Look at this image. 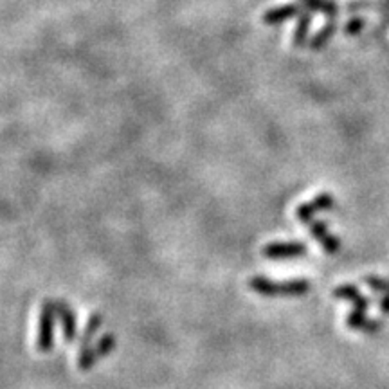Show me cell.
Listing matches in <instances>:
<instances>
[{
	"label": "cell",
	"instance_id": "cell-18",
	"mask_svg": "<svg viewBox=\"0 0 389 389\" xmlns=\"http://www.w3.org/2000/svg\"><path fill=\"white\" fill-rule=\"evenodd\" d=\"M381 310L384 314H389V294L388 296H382L381 299Z\"/></svg>",
	"mask_w": 389,
	"mask_h": 389
},
{
	"label": "cell",
	"instance_id": "cell-10",
	"mask_svg": "<svg viewBox=\"0 0 389 389\" xmlns=\"http://www.w3.org/2000/svg\"><path fill=\"white\" fill-rule=\"evenodd\" d=\"M298 11V6H281V8L268 11V13L265 15V22H267V24H277V22L285 20V18L296 17Z\"/></svg>",
	"mask_w": 389,
	"mask_h": 389
},
{
	"label": "cell",
	"instance_id": "cell-5",
	"mask_svg": "<svg viewBox=\"0 0 389 389\" xmlns=\"http://www.w3.org/2000/svg\"><path fill=\"white\" fill-rule=\"evenodd\" d=\"M308 225H310V234L321 243L324 252H328V254H337V252L341 251V240L330 233L328 224H326V222L314 220Z\"/></svg>",
	"mask_w": 389,
	"mask_h": 389
},
{
	"label": "cell",
	"instance_id": "cell-6",
	"mask_svg": "<svg viewBox=\"0 0 389 389\" xmlns=\"http://www.w3.org/2000/svg\"><path fill=\"white\" fill-rule=\"evenodd\" d=\"M56 310L58 319H60L61 328H63V339L67 342L74 341L76 339V316H74V310L65 301H56Z\"/></svg>",
	"mask_w": 389,
	"mask_h": 389
},
{
	"label": "cell",
	"instance_id": "cell-19",
	"mask_svg": "<svg viewBox=\"0 0 389 389\" xmlns=\"http://www.w3.org/2000/svg\"><path fill=\"white\" fill-rule=\"evenodd\" d=\"M384 2H386V4H388V6H389V0H384Z\"/></svg>",
	"mask_w": 389,
	"mask_h": 389
},
{
	"label": "cell",
	"instance_id": "cell-16",
	"mask_svg": "<svg viewBox=\"0 0 389 389\" xmlns=\"http://www.w3.org/2000/svg\"><path fill=\"white\" fill-rule=\"evenodd\" d=\"M366 26V20L360 17H353L344 24V33L346 35H359L360 31Z\"/></svg>",
	"mask_w": 389,
	"mask_h": 389
},
{
	"label": "cell",
	"instance_id": "cell-8",
	"mask_svg": "<svg viewBox=\"0 0 389 389\" xmlns=\"http://www.w3.org/2000/svg\"><path fill=\"white\" fill-rule=\"evenodd\" d=\"M346 324L353 330H360L364 333H376L382 328V323L379 321H373L369 317H366V312L363 310H355L350 312V316L346 317Z\"/></svg>",
	"mask_w": 389,
	"mask_h": 389
},
{
	"label": "cell",
	"instance_id": "cell-4",
	"mask_svg": "<svg viewBox=\"0 0 389 389\" xmlns=\"http://www.w3.org/2000/svg\"><path fill=\"white\" fill-rule=\"evenodd\" d=\"M335 208V199H333L332 194L328 193H321L319 197L312 200L310 204H303L296 209V216H298V220L303 222V224H312V218L314 215L319 211H330V209Z\"/></svg>",
	"mask_w": 389,
	"mask_h": 389
},
{
	"label": "cell",
	"instance_id": "cell-3",
	"mask_svg": "<svg viewBox=\"0 0 389 389\" xmlns=\"http://www.w3.org/2000/svg\"><path fill=\"white\" fill-rule=\"evenodd\" d=\"M308 252L307 245L301 242H274L261 249V254L268 259H294Z\"/></svg>",
	"mask_w": 389,
	"mask_h": 389
},
{
	"label": "cell",
	"instance_id": "cell-7",
	"mask_svg": "<svg viewBox=\"0 0 389 389\" xmlns=\"http://www.w3.org/2000/svg\"><path fill=\"white\" fill-rule=\"evenodd\" d=\"M333 298L350 301L351 305H353L355 310L366 312L367 307H369L367 298H364V296L359 292V289H357L355 285H339L337 289L333 290Z\"/></svg>",
	"mask_w": 389,
	"mask_h": 389
},
{
	"label": "cell",
	"instance_id": "cell-17",
	"mask_svg": "<svg viewBox=\"0 0 389 389\" xmlns=\"http://www.w3.org/2000/svg\"><path fill=\"white\" fill-rule=\"evenodd\" d=\"M375 9L376 8V2H367V0H353L350 4L346 6V9L350 11V13H357V11H363V9Z\"/></svg>",
	"mask_w": 389,
	"mask_h": 389
},
{
	"label": "cell",
	"instance_id": "cell-14",
	"mask_svg": "<svg viewBox=\"0 0 389 389\" xmlns=\"http://www.w3.org/2000/svg\"><path fill=\"white\" fill-rule=\"evenodd\" d=\"M114 348H116V337H114L112 333H105L103 337L98 341V344L94 346L98 359H103V357H107V355L110 353Z\"/></svg>",
	"mask_w": 389,
	"mask_h": 389
},
{
	"label": "cell",
	"instance_id": "cell-1",
	"mask_svg": "<svg viewBox=\"0 0 389 389\" xmlns=\"http://www.w3.org/2000/svg\"><path fill=\"white\" fill-rule=\"evenodd\" d=\"M308 280H292V281H270L267 277L254 276L249 280V289L261 296H303L310 290Z\"/></svg>",
	"mask_w": 389,
	"mask_h": 389
},
{
	"label": "cell",
	"instance_id": "cell-12",
	"mask_svg": "<svg viewBox=\"0 0 389 389\" xmlns=\"http://www.w3.org/2000/svg\"><path fill=\"white\" fill-rule=\"evenodd\" d=\"M333 33H335V22H326L323 29L317 33L314 38H312V49H321L324 43H328V40L332 38Z\"/></svg>",
	"mask_w": 389,
	"mask_h": 389
},
{
	"label": "cell",
	"instance_id": "cell-9",
	"mask_svg": "<svg viewBox=\"0 0 389 389\" xmlns=\"http://www.w3.org/2000/svg\"><path fill=\"white\" fill-rule=\"evenodd\" d=\"M303 4L307 6L308 11H319L328 18L337 17L339 8L333 0H303Z\"/></svg>",
	"mask_w": 389,
	"mask_h": 389
},
{
	"label": "cell",
	"instance_id": "cell-11",
	"mask_svg": "<svg viewBox=\"0 0 389 389\" xmlns=\"http://www.w3.org/2000/svg\"><path fill=\"white\" fill-rule=\"evenodd\" d=\"M101 324H103V316L101 314H92L89 323L85 326V333H83V339H82V348H89L92 342V337L96 335V332L101 328Z\"/></svg>",
	"mask_w": 389,
	"mask_h": 389
},
{
	"label": "cell",
	"instance_id": "cell-13",
	"mask_svg": "<svg viewBox=\"0 0 389 389\" xmlns=\"http://www.w3.org/2000/svg\"><path fill=\"white\" fill-rule=\"evenodd\" d=\"M98 363V355H96V350L92 346L89 348H79V355H78V367L86 372V369H91L94 364Z\"/></svg>",
	"mask_w": 389,
	"mask_h": 389
},
{
	"label": "cell",
	"instance_id": "cell-15",
	"mask_svg": "<svg viewBox=\"0 0 389 389\" xmlns=\"http://www.w3.org/2000/svg\"><path fill=\"white\" fill-rule=\"evenodd\" d=\"M369 285V289L373 292H381V294L388 296L389 294V281L384 280V277H379V276H366L364 280Z\"/></svg>",
	"mask_w": 389,
	"mask_h": 389
},
{
	"label": "cell",
	"instance_id": "cell-2",
	"mask_svg": "<svg viewBox=\"0 0 389 389\" xmlns=\"http://www.w3.org/2000/svg\"><path fill=\"white\" fill-rule=\"evenodd\" d=\"M56 301H54V299L43 301L42 308H40L38 339H36L38 351L47 353V351L52 350V332H54V321H56Z\"/></svg>",
	"mask_w": 389,
	"mask_h": 389
}]
</instances>
